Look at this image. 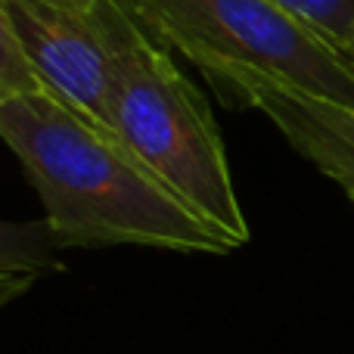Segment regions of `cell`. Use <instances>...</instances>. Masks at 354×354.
I'll return each instance as SVG.
<instances>
[{"instance_id":"cell-2","label":"cell","mask_w":354,"mask_h":354,"mask_svg":"<svg viewBox=\"0 0 354 354\" xmlns=\"http://www.w3.org/2000/svg\"><path fill=\"white\" fill-rule=\"evenodd\" d=\"M109 124L199 218L236 245L249 243V221L236 199L224 140L205 97L131 10L118 22Z\"/></svg>"},{"instance_id":"cell-6","label":"cell","mask_w":354,"mask_h":354,"mask_svg":"<svg viewBox=\"0 0 354 354\" xmlns=\"http://www.w3.org/2000/svg\"><path fill=\"white\" fill-rule=\"evenodd\" d=\"M274 3L299 16L301 22H308L339 50L354 35V0H274Z\"/></svg>"},{"instance_id":"cell-3","label":"cell","mask_w":354,"mask_h":354,"mask_svg":"<svg viewBox=\"0 0 354 354\" xmlns=\"http://www.w3.org/2000/svg\"><path fill=\"white\" fill-rule=\"evenodd\" d=\"M128 10L214 84L264 75L354 109V62L274 0H128Z\"/></svg>"},{"instance_id":"cell-8","label":"cell","mask_w":354,"mask_h":354,"mask_svg":"<svg viewBox=\"0 0 354 354\" xmlns=\"http://www.w3.org/2000/svg\"><path fill=\"white\" fill-rule=\"evenodd\" d=\"M351 202H354V199H351Z\"/></svg>"},{"instance_id":"cell-1","label":"cell","mask_w":354,"mask_h":354,"mask_svg":"<svg viewBox=\"0 0 354 354\" xmlns=\"http://www.w3.org/2000/svg\"><path fill=\"white\" fill-rule=\"evenodd\" d=\"M0 137L66 245H149L227 255L230 236L165 187L106 124L81 115L50 84L0 97Z\"/></svg>"},{"instance_id":"cell-4","label":"cell","mask_w":354,"mask_h":354,"mask_svg":"<svg viewBox=\"0 0 354 354\" xmlns=\"http://www.w3.org/2000/svg\"><path fill=\"white\" fill-rule=\"evenodd\" d=\"M124 0H0L6 35L81 115L109 124Z\"/></svg>"},{"instance_id":"cell-7","label":"cell","mask_w":354,"mask_h":354,"mask_svg":"<svg viewBox=\"0 0 354 354\" xmlns=\"http://www.w3.org/2000/svg\"><path fill=\"white\" fill-rule=\"evenodd\" d=\"M342 53H345V56H348V59L354 62V35H351V41H348V44H345V47H342Z\"/></svg>"},{"instance_id":"cell-5","label":"cell","mask_w":354,"mask_h":354,"mask_svg":"<svg viewBox=\"0 0 354 354\" xmlns=\"http://www.w3.org/2000/svg\"><path fill=\"white\" fill-rule=\"evenodd\" d=\"M221 87L264 112L292 149L354 199V109L308 97L264 75H233Z\"/></svg>"}]
</instances>
